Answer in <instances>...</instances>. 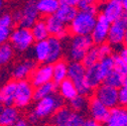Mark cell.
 <instances>
[{
    "instance_id": "1",
    "label": "cell",
    "mask_w": 127,
    "mask_h": 126,
    "mask_svg": "<svg viewBox=\"0 0 127 126\" xmlns=\"http://www.w3.org/2000/svg\"><path fill=\"white\" fill-rule=\"evenodd\" d=\"M96 14L78 10L74 19L69 23L70 31L74 35H89L96 23Z\"/></svg>"
},
{
    "instance_id": "2",
    "label": "cell",
    "mask_w": 127,
    "mask_h": 126,
    "mask_svg": "<svg viewBox=\"0 0 127 126\" xmlns=\"http://www.w3.org/2000/svg\"><path fill=\"white\" fill-rule=\"evenodd\" d=\"M64 105V99L57 94H52L50 96L43 97L36 101L32 113L38 120L51 117L57 110Z\"/></svg>"
},
{
    "instance_id": "3",
    "label": "cell",
    "mask_w": 127,
    "mask_h": 126,
    "mask_svg": "<svg viewBox=\"0 0 127 126\" xmlns=\"http://www.w3.org/2000/svg\"><path fill=\"white\" fill-rule=\"evenodd\" d=\"M86 67L82 62L72 61L68 65V78L75 84L79 94L84 96H90L94 90H92L85 81Z\"/></svg>"
},
{
    "instance_id": "4",
    "label": "cell",
    "mask_w": 127,
    "mask_h": 126,
    "mask_svg": "<svg viewBox=\"0 0 127 126\" xmlns=\"http://www.w3.org/2000/svg\"><path fill=\"white\" fill-rule=\"evenodd\" d=\"M8 40L10 41V44L14 51H17L19 53L29 50L34 42L30 28L23 26H19L11 30Z\"/></svg>"
},
{
    "instance_id": "5",
    "label": "cell",
    "mask_w": 127,
    "mask_h": 126,
    "mask_svg": "<svg viewBox=\"0 0 127 126\" xmlns=\"http://www.w3.org/2000/svg\"><path fill=\"white\" fill-rule=\"evenodd\" d=\"M94 45L89 35H74L69 48V58L71 61L81 62L86 53Z\"/></svg>"
},
{
    "instance_id": "6",
    "label": "cell",
    "mask_w": 127,
    "mask_h": 126,
    "mask_svg": "<svg viewBox=\"0 0 127 126\" xmlns=\"http://www.w3.org/2000/svg\"><path fill=\"white\" fill-rule=\"evenodd\" d=\"M126 27H127V16L126 15H121L115 21L111 22L106 41L112 46H119L122 43H124Z\"/></svg>"
},
{
    "instance_id": "7",
    "label": "cell",
    "mask_w": 127,
    "mask_h": 126,
    "mask_svg": "<svg viewBox=\"0 0 127 126\" xmlns=\"http://www.w3.org/2000/svg\"><path fill=\"white\" fill-rule=\"evenodd\" d=\"M16 92H15L14 106L17 108H25L33 100L34 87L26 79L16 81Z\"/></svg>"
},
{
    "instance_id": "8",
    "label": "cell",
    "mask_w": 127,
    "mask_h": 126,
    "mask_svg": "<svg viewBox=\"0 0 127 126\" xmlns=\"http://www.w3.org/2000/svg\"><path fill=\"white\" fill-rule=\"evenodd\" d=\"M95 90V97L109 109L118 105V91L116 88L102 83Z\"/></svg>"
},
{
    "instance_id": "9",
    "label": "cell",
    "mask_w": 127,
    "mask_h": 126,
    "mask_svg": "<svg viewBox=\"0 0 127 126\" xmlns=\"http://www.w3.org/2000/svg\"><path fill=\"white\" fill-rule=\"evenodd\" d=\"M111 22L104 16L102 13H100L97 18H96V23H95L90 36L93 40L94 44H100L103 43L107 40V35H108V31L110 28Z\"/></svg>"
},
{
    "instance_id": "10",
    "label": "cell",
    "mask_w": 127,
    "mask_h": 126,
    "mask_svg": "<svg viewBox=\"0 0 127 126\" xmlns=\"http://www.w3.org/2000/svg\"><path fill=\"white\" fill-rule=\"evenodd\" d=\"M39 12L36 7V0H28L21 10V18L18 22L19 26L30 28L38 19Z\"/></svg>"
},
{
    "instance_id": "11",
    "label": "cell",
    "mask_w": 127,
    "mask_h": 126,
    "mask_svg": "<svg viewBox=\"0 0 127 126\" xmlns=\"http://www.w3.org/2000/svg\"><path fill=\"white\" fill-rule=\"evenodd\" d=\"M53 81V65L43 63V65L35 67L30 74V83L33 87Z\"/></svg>"
},
{
    "instance_id": "12",
    "label": "cell",
    "mask_w": 127,
    "mask_h": 126,
    "mask_svg": "<svg viewBox=\"0 0 127 126\" xmlns=\"http://www.w3.org/2000/svg\"><path fill=\"white\" fill-rule=\"evenodd\" d=\"M45 23H46L47 30L50 32V35L56 36L61 40L65 39L69 35V30L67 29L66 24L56 14H52L46 16Z\"/></svg>"
},
{
    "instance_id": "13",
    "label": "cell",
    "mask_w": 127,
    "mask_h": 126,
    "mask_svg": "<svg viewBox=\"0 0 127 126\" xmlns=\"http://www.w3.org/2000/svg\"><path fill=\"white\" fill-rule=\"evenodd\" d=\"M124 12L122 0H104L101 6V13L110 21L113 22Z\"/></svg>"
},
{
    "instance_id": "14",
    "label": "cell",
    "mask_w": 127,
    "mask_h": 126,
    "mask_svg": "<svg viewBox=\"0 0 127 126\" xmlns=\"http://www.w3.org/2000/svg\"><path fill=\"white\" fill-rule=\"evenodd\" d=\"M88 109L90 112V116L94 120H96L99 124L105 123V121L108 117V114H109V108L107 106H105L95 96L89 101Z\"/></svg>"
},
{
    "instance_id": "15",
    "label": "cell",
    "mask_w": 127,
    "mask_h": 126,
    "mask_svg": "<svg viewBox=\"0 0 127 126\" xmlns=\"http://www.w3.org/2000/svg\"><path fill=\"white\" fill-rule=\"evenodd\" d=\"M105 124L108 126H127V107L116 105L110 108Z\"/></svg>"
},
{
    "instance_id": "16",
    "label": "cell",
    "mask_w": 127,
    "mask_h": 126,
    "mask_svg": "<svg viewBox=\"0 0 127 126\" xmlns=\"http://www.w3.org/2000/svg\"><path fill=\"white\" fill-rule=\"evenodd\" d=\"M85 81H86V83L88 84V86L92 90H95L100 84L103 83L104 78H103V76H102V74L100 72L98 63H96V64H94V65L86 68Z\"/></svg>"
},
{
    "instance_id": "17",
    "label": "cell",
    "mask_w": 127,
    "mask_h": 126,
    "mask_svg": "<svg viewBox=\"0 0 127 126\" xmlns=\"http://www.w3.org/2000/svg\"><path fill=\"white\" fill-rule=\"evenodd\" d=\"M36 67V62L33 60H26L23 61L22 63L18 64L16 67L13 69L12 72V77L15 81L19 80H24V79L28 78Z\"/></svg>"
},
{
    "instance_id": "18",
    "label": "cell",
    "mask_w": 127,
    "mask_h": 126,
    "mask_svg": "<svg viewBox=\"0 0 127 126\" xmlns=\"http://www.w3.org/2000/svg\"><path fill=\"white\" fill-rule=\"evenodd\" d=\"M73 112L74 111L71 109V107H66L63 105L51 116L52 124L57 126H69Z\"/></svg>"
},
{
    "instance_id": "19",
    "label": "cell",
    "mask_w": 127,
    "mask_h": 126,
    "mask_svg": "<svg viewBox=\"0 0 127 126\" xmlns=\"http://www.w3.org/2000/svg\"><path fill=\"white\" fill-rule=\"evenodd\" d=\"M47 41H49V57H47L46 63L54 64L63 56V44L61 39L56 36H49Z\"/></svg>"
},
{
    "instance_id": "20",
    "label": "cell",
    "mask_w": 127,
    "mask_h": 126,
    "mask_svg": "<svg viewBox=\"0 0 127 126\" xmlns=\"http://www.w3.org/2000/svg\"><path fill=\"white\" fill-rule=\"evenodd\" d=\"M16 81H10L0 89V101L4 106H13L16 92Z\"/></svg>"
},
{
    "instance_id": "21",
    "label": "cell",
    "mask_w": 127,
    "mask_h": 126,
    "mask_svg": "<svg viewBox=\"0 0 127 126\" xmlns=\"http://www.w3.org/2000/svg\"><path fill=\"white\" fill-rule=\"evenodd\" d=\"M19 117L16 106H4L0 111V126H12Z\"/></svg>"
},
{
    "instance_id": "22",
    "label": "cell",
    "mask_w": 127,
    "mask_h": 126,
    "mask_svg": "<svg viewBox=\"0 0 127 126\" xmlns=\"http://www.w3.org/2000/svg\"><path fill=\"white\" fill-rule=\"evenodd\" d=\"M57 90L60 93V96L66 101H71L74 97H76L79 94L75 84L69 78L65 79V80L62 81L60 84H58Z\"/></svg>"
},
{
    "instance_id": "23",
    "label": "cell",
    "mask_w": 127,
    "mask_h": 126,
    "mask_svg": "<svg viewBox=\"0 0 127 126\" xmlns=\"http://www.w3.org/2000/svg\"><path fill=\"white\" fill-rule=\"evenodd\" d=\"M53 65V82L57 85L68 78V63L64 60H58Z\"/></svg>"
},
{
    "instance_id": "24",
    "label": "cell",
    "mask_w": 127,
    "mask_h": 126,
    "mask_svg": "<svg viewBox=\"0 0 127 126\" xmlns=\"http://www.w3.org/2000/svg\"><path fill=\"white\" fill-rule=\"evenodd\" d=\"M60 0H36V7L39 14L49 16L55 14L60 6Z\"/></svg>"
},
{
    "instance_id": "25",
    "label": "cell",
    "mask_w": 127,
    "mask_h": 126,
    "mask_svg": "<svg viewBox=\"0 0 127 126\" xmlns=\"http://www.w3.org/2000/svg\"><path fill=\"white\" fill-rule=\"evenodd\" d=\"M57 89H58V85L53 81H50L47 83L41 84L37 87H34L33 100L37 101V100H39L43 97H46V96L52 95V94H55L57 92Z\"/></svg>"
},
{
    "instance_id": "26",
    "label": "cell",
    "mask_w": 127,
    "mask_h": 126,
    "mask_svg": "<svg viewBox=\"0 0 127 126\" xmlns=\"http://www.w3.org/2000/svg\"><path fill=\"white\" fill-rule=\"evenodd\" d=\"M77 12H78L77 7L66 5V4H60V6H59V8L55 14L65 24H69L74 19V17L76 16Z\"/></svg>"
},
{
    "instance_id": "27",
    "label": "cell",
    "mask_w": 127,
    "mask_h": 126,
    "mask_svg": "<svg viewBox=\"0 0 127 126\" xmlns=\"http://www.w3.org/2000/svg\"><path fill=\"white\" fill-rule=\"evenodd\" d=\"M30 30H31V33H32L34 41L47 39L50 36V32L47 30L45 20H42V19H37L35 23L30 27Z\"/></svg>"
},
{
    "instance_id": "28",
    "label": "cell",
    "mask_w": 127,
    "mask_h": 126,
    "mask_svg": "<svg viewBox=\"0 0 127 126\" xmlns=\"http://www.w3.org/2000/svg\"><path fill=\"white\" fill-rule=\"evenodd\" d=\"M33 55L34 59L38 63H46L49 57V41L47 39L35 41L33 45Z\"/></svg>"
},
{
    "instance_id": "29",
    "label": "cell",
    "mask_w": 127,
    "mask_h": 126,
    "mask_svg": "<svg viewBox=\"0 0 127 126\" xmlns=\"http://www.w3.org/2000/svg\"><path fill=\"white\" fill-rule=\"evenodd\" d=\"M14 54V49L7 41L0 44V68L5 66L12 60Z\"/></svg>"
},
{
    "instance_id": "30",
    "label": "cell",
    "mask_w": 127,
    "mask_h": 126,
    "mask_svg": "<svg viewBox=\"0 0 127 126\" xmlns=\"http://www.w3.org/2000/svg\"><path fill=\"white\" fill-rule=\"evenodd\" d=\"M69 102H70L71 109L76 112H83L84 110L88 108V103H89L87 96L81 95V94H78L76 97H74Z\"/></svg>"
},
{
    "instance_id": "31",
    "label": "cell",
    "mask_w": 127,
    "mask_h": 126,
    "mask_svg": "<svg viewBox=\"0 0 127 126\" xmlns=\"http://www.w3.org/2000/svg\"><path fill=\"white\" fill-rule=\"evenodd\" d=\"M100 59L101 58H100L97 46H92V48L89 49V51L86 53V55L84 56V58L81 62H82V64L87 68V67H90L94 64H96V63H98L100 61Z\"/></svg>"
},
{
    "instance_id": "32",
    "label": "cell",
    "mask_w": 127,
    "mask_h": 126,
    "mask_svg": "<svg viewBox=\"0 0 127 126\" xmlns=\"http://www.w3.org/2000/svg\"><path fill=\"white\" fill-rule=\"evenodd\" d=\"M99 65V69L100 72L103 76V78L105 79V77L114 69V59L113 56H108V57H104L102 59H100V61L98 62Z\"/></svg>"
},
{
    "instance_id": "33",
    "label": "cell",
    "mask_w": 127,
    "mask_h": 126,
    "mask_svg": "<svg viewBox=\"0 0 127 126\" xmlns=\"http://www.w3.org/2000/svg\"><path fill=\"white\" fill-rule=\"evenodd\" d=\"M103 83H105V84H107V85H109V86H112V87L118 89V88L123 84V78H122V76H121L117 71H115V70L113 69L112 71H111V72L105 77Z\"/></svg>"
},
{
    "instance_id": "34",
    "label": "cell",
    "mask_w": 127,
    "mask_h": 126,
    "mask_svg": "<svg viewBox=\"0 0 127 126\" xmlns=\"http://www.w3.org/2000/svg\"><path fill=\"white\" fill-rule=\"evenodd\" d=\"M114 59V70L117 71L123 78V84H127V64L119 58L118 54L113 55Z\"/></svg>"
},
{
    "instance_id": "35",
    "label": "cell",
    "mask_w": 127,
    "mask_h": 126,
    "mask_svg": "<svg viewBox=\"0 0 127 126\" xmlns=\"http://www.w3.org/2000/svg\"><path fill=\"white\" fill-rule=\"evenodd\" d=\"M78 10H83V11H88L90 13L96 14L98 13V6L96 5V1H92V0H80L77 5Z\"/></svg>"
},
{
    "instance_id": "36",
    "label": "cell",
    "mask_w": 127,
    "mask_h": 126,
    "mask_svg": "<svg viewBox=\"0 0 127 126\" xmlns=\"http://www.w3.org/2000/svg\"><path fill=\"white\" fill-rule=\"evenodd\" d=\"M118 105L127 107V84H122L118 89Z\"/></svg>"
},
{
    "instance_id": "37",
    "label": "cell",
    "mask_w": 127,
    "mask_h": 126,
    "mask_svg": "<svg viewBox=\"0 0 127 126\" xmlns=\"http://www.w3.org/2000/svg\"><path fill=\"white\" fill-rule=\"evenodd\" d=\"M98 49V52H99V55H100V58H104V57H108V56H111L112 55V52H113V46L109 44L108 42H103V43H100L98 44L97 46Z\"/></svg>"
},
{
    "instance_id": "38",
    "label": "cell",
    "mask_w": 127,
    "mask_h": 126,
    "mask_svg": "<svg viewBox=\"0 0 127 126\" xmlns=\"http://www.w3.org/2000/svg\"><path fill=\"white\" fill-rule=\"evenodd\" d=\"M13 23H14V21H13V18L10 14L5 13V14H2L1 16H0V25L12 28Z\"/></svg>"
},
{
    "instance_id": "39",
    "label": "cell",
    "mask_w": 127,
    "mask_h": 126,
    "mask_svg": "<svg viewBox=\"0 0 127 126\" xmlns=\"http://www.w3.org/2000/svg\"><path fill=\"white\" fill-rule=\"evenodd\" d=\"M10 32H11V28L0 25V44L6 42L9 39Z\"/></svg>"
},
{
    "instance_id": "40",
    "label": "cell",
    "mask_w": 127,
    "mask_h": 126,
    "mask_svg": "<svg viewBox=\"0 0 127 126\" xmlns=\"http://www.w3.org/2000/svg\"><path fill=\"white\" fill-rule=\"evenodd\" d=\"M118 56L119 58L125 63V64H127V46L125 45L123 49L120 50V52L118 53Z\"/></svg>"
},
{
    "instance_id": "41",
    "label": "cell",
    "mask_w": 127,
    "mask_h": 126,
    "mask_svg": "<svg viewBox=\"0 0 127 126\" xmlns=\"http://www.w3.org/2000/svg\"><path fill=\"white\" fill-rule=\"evenodd\" d=\"M79 1H80V0H60V3L61 4H66V5L77 7Z\"/></svg>"
},
{
    "instance_id": "42",
    "label": "cell",
    "mask_w": 127,
    "mask_h": 126,
    "mask_svg": "<svg viewBox=\"0 0 127 126\" xmlns=\"http://www.w3.org/2000/svg\"><path fill=\"white\" fill-rule=\"evenodd\" d=\"M12 18H13V21L15 23H18L20 21V18H21V10H16L15 12H13V14L11 15Z\"/></svg>"
},
{
    "instance_id": "43",
    "label": "cell",
    "mask_w": 127,
    "mask_h": 126,
    "mask_svg": "<svg viewBox=\"0 0 127 126\" xmlns=\"http://www.w3.org/2000/svg\"><path fill=\"white\" fill-rule=\"evenodd\" d=\"M84 125L85 126H98L100 125L96 120H94L92 117L89 118V119H85V122H84Z\"/></svg>"
},
{
    "instance_id": "44",
    "label": "cell",
    "mask_w": 127,
    "mask_h": 126,
    "mask_svg": "<svg viewBox=\"0 0 127 126\" xmlns=\"http://www.w3.org/2000/svg\"><path fill=\"white\" fill-rule=\"evenodd\" d=\"M14 125H15V126H26V125H28V122H27V120H26V119L18 117V118H17V120L15 121Z\"/></svg>"
},
{
    "instance_id": "45",
    "label": "cell",
    "mask_w": 127,
    "mask_h": 126,
    "mask_svg": "<svg viewBox=\"0 0 127 126\" xmlns=\"http://www.w3.org/2000/svg\"><path fill=\"white\" fill-rule=\"evenodd\" d=\"M27 121H29L30 123H37V121H38V119L36 118V116L32 113V112H31V113H29L28 114V118H27Z\"/></svg>"
},
{
    "instance_id": "46",
    "label": "cell",
    "mask_w": 127,
    "mask_h": 126,
    "mask_svg": "<svg viewBox=\"0 0 127 126\" xmlns=\"http://www.w3.org/2000/svg\"><path fill=\"white\" fill-rule=\"evenodd\" d=\"M122 5H123V10L125 13H127V0H122Z\"/></svg>"
},
{
    "instance_id": "47",
    "label": "cell",
    "mask_w": 127,
    "mask_h": 126,
    "mask_svg": "<svg viewBox=\"0 0 127 126\" xmlns=\"http://www.w3.org/2000/svg\"><path fill=\"white\" fill-rule=\"evenodd\" d=\"M124 43H125V45L127 46V27H126V29H125V37H124Z\"/></svg>"
},
{
    "instance_id": "48",
    "label": "cell",
    "mask_w": 127,
    "mask_h": 126,
    "mask_svg": "<svg viewBox=\"0 0 127 126\" xmlns=\"http://www.w3.org/2000/svg\"><path fill=\"white\" fill-rule=\"evenodd\" d=\"M3 108H4V105H3V103H2L1 101H0V111H1Z\"/></svg>"
},
{
    "instance_id": "49",
    "label": "cell",
    "mask_w": 127,
    "mask_h": 126,
    "mask_svg": "<svg viewBox=\"0 0 127 126\" xmlns=\"http://www.w3.org/2000/svg\"><path fill=\"white\" fill-rule=\"evenodd\" d=\"M2 5H3V1L0 0V10H1V8H2Z\"/></svg>"
},
{
    "instance_id": "50",
    "label": "cell",
    "mask_w": 127,
    "mask_h": 126,
    "mask_svg": "<svg viewBox=\"0 0 127 126\" xmlns=\"http://www.w3.org/2000/svg\"><path fill=\"white\" fill-rule=\"evenodd\" d=\"M92 1H96V0H92Z\"/></svg>"
},
{
    "instance_id": "51",
    "label": "cell",
    "mask_w": 127,
    "mask_h": 126,
    "mask_svg": "<svg viewBox=\"0 0 127 126\" xmlns=\"http://www.w3.org/2000/svg\"><path fill=\"white\" fill-rule=\"evenodd\" d=\"M102 1H104V0H102Z\"/></svg>"
}]
</instances>
